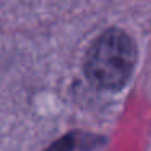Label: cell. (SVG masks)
<instances>
[{
	"label": "cell",
	"mask_w": 151,
	"mask_h": 151,
	"mask_svg": "<svg viewBox=\"0 0 151 151\" xmlns=\"http://www.w3.org/2000/svg\"><path fill=\"white\" fill-rule=\"evenodd\" d=\"M137 59L133 39L119 28H109L89 46L85 57V75L96 88L119 91L130 80Z\"/></svg>",
	"instance_id": "obj_1"
},
{
	"label": "cell",
	"mask_w": 151,
	"mask_h": 151,
	"mask_svg": "<svg viewBox=\"0 0 151 151\" xmlns=\"http://www.w3.org/2000/svg\"><path fill=\"white\" fill-rule=\"evenodd\" d=\"M73 148H75V137L73 135H67V137L57 140L46 151H73Z\"/></svg>",
	"instance_id": "obj_2"
}]
</instances>
